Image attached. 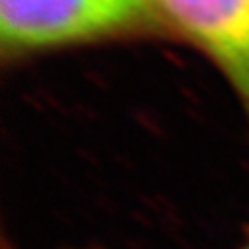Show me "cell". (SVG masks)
<instances>
[{"label":"cell","mask_w":249,"mask_h":249,"mask_svg":"<svg viewBox=\"0 0 249 249\" xmlns=\"http://www.w3.org/2000/svg\"><path fill=\"white\" fill-rule=\"evenodd\" d=\"M169 28L155 0H0L4 55Z\"/></svg>","instance_id":"6da1fadb"},{"label":"cell","mask_w":249,"mask_h":249,"mask_svg":"<svg viewBox=\"0 0 249 249\" xmlns=\"http://www.w3.org/2000/svg\"><path fill=\"white\" fill-rule=\"evenodd\" d=\"M167 26L193 41L249 104V0H155Z\"/></svg>","instance_id":"7a4b0ae2"},{"label":"cell","mask_w":249,"mask_h":249,"mask_svg":"<svg viewBox=\"0 0 249 249\" xmlns=\"http://www.w3.org/2000/svg\"><path fill=\"white\" fill-rule=\"evenodd\" d=\"M243 249H249V245H247V247H243Z\"/></svg>","instance_id":"3957f363"}]
</instances>
